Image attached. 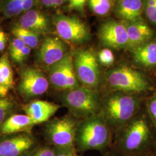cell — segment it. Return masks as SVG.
<instances>
[{
	"mask_svg": "<svg viewBox=\"0 0 156 156\" xmlns=\"http://www.w3.org/2000/svg\"><path fill=\"white\" fill-rule=\"evenodd\" d=\"M138 101L131 93L115 91L102 106V117L108 124L119 127L128 123L137 110Z\"/></svg>",
	"mask_w": 156,
	"mask_h": 156,
	"instance_id": "cell-1",
	"label": "cell"
},
{
	"mask_svg": "<svg viewBox=\"0 0 156 156\" xmlns=\"http://www.w3.org/2000/svg\"><path fill=\"white\" fill-rule=\"evenodd\" d=\"M61 100L75 117L79 118L86 119L96 115L101 107L97 94L93 89L83 86L64 91Z\"/></svg>",
	"mask_w": 156,
	"mask_h": 156,
	"instance_id": "cell-2",
	"label": "cell"
},
{
	"mask_svg": "<svg viewBox=\"0 0 156 156\" xmlns=\"http://www.w3.org/2000/svg\"><path fill=\"white\" fill-rule=\"evenodd\" d=\"M109 139L108 124L102 116L94 115L84 119L78 126L76 140L83 149H98Z\"/></svg>",
	"mask_w": 156,
	"mask_h": 156,
	"instance_id": "cell-3",
	"label": "cell"
},
{
	"mask_svg": "<svg viewBox=\"0 0 156 156\" xmlns=\"http://www.w3.org/2000/svg\"><path fill=\"white\" fill-rule=\"evenodd\" d=\"M106 80L109 87L114 91L132 94L144 91L149 88L144 76L127 66H120L109 71L106 75Z\"/></svg>",
	"mask_w": 156,
	"mask_h": 156,
	"instance_id": "cell-4",
	"label": "cell"
},
{
	"mask_svg": "<svg viewBox=\"0 0 156 156\" xmlns=\"http://www.w3.org/2000/svg\"><path fill=\"white\" fill-rule=\"evenodd\" d=\"M76 76L81 86L93 89L98 86L100 73L97 58L93 51L86 49L78 51L73 58Z\"/></svg>",
	"mask_w": 156,
	"mask_h": 156,
	"instance_id": "cell-5",
	"label": "cell"
},
{
	"mask_svg": "<svg viewBox=\"0 0 156 156\" xmlns=\"http://www.w3.org/2000/svg\"><path fill=\"white\" fill-rule=\"evenodd\" d=\"M78 126L72 117L56 118L46 124L45 133L48 140L56 147H71L76 140Z\"/></svg>",
	"mask_w": 156,
	"mask_h": 156,
	"instance_id": "cell-6",
	"label": "cell"
},
{
	"mask_svg": "<svg viewBox=\"0 0 156 156\" xmlns=\"http://www.w3.org/2000/svg\"><path fill=\"white\" fill-rule=\"evenodd\" d=\"M49 81L56 89L67 91L80 86L76 76L73 57L68 53L60 62L49 68Z\"/></svg>",
	"mask_w": 156,
	"mask_h": 156,
	"instance_id": "cell-7",
	"label": "cell"
},
{
	"mask_svg": "<svg viewBox=\"0 0 156 156\" xmlns=\"http://www.w3.org/2000/svg\"><path fill=\"white\" fill-rule=\"evenodd\" d=\"M49 85V79L42 71L33 67H26L20 71L17 90L24 99L29 100L44 94Z\"/></svg>",
	"mask_w": 156,
	"mask_h": 156,
	"instance_id": "cell-8",
	"label": "cell"
},
{
	"mask_svg": "<svg viewBox=\"0 0 156 156\" xmlns=\"http://www.w3.org/2000/svg\"><path fill=\"white\" fill-rule=\"evenodd\" d=\"M35 145L31 133L4 135L0 138V156H27L33 153Z\"/></svg>",
	"mask_w": 156,
	"mask_h": 156,
	"instance_id": "cell-9",
	"label": "cell"
},
{
	"mask_svg": "<svg viewBox=\"0 0 156 156\" xmlns=\"http://www.w3.org/2000/svg\"><path fill=\"white\" fill-rule=\"evenodd\" d=\"M54 24L59 37L68 42L79 44L89 38V31L82 21L74 16H56Z\"/></svg>",
	"mask_w": 156,
	"mask_h": 156,
	"instance_id": "cell-10",
	"label": "cell"
},
{
	"mask_svg": "<svg viewBox=\"0 0 156 156\" xmlns=\"http://www.w3.org/2000/svg\"><path fill=\"white\" fill-rule=\"evenodd\" d=\"M98 37L102 44L115 49L126 48L128 35L125 23L109 20L103 23L98 31Z\"/></svg>",
	"mask_w": 156,
	"mask_h": 156,
	"instance_id": "cell-11",
	"label": "cell"
},
{
	"mask_svg": "<svg viewBox=\"0 0 156 156\" xmlns=\"http://www.w3.org/2000/svg\"><path fill=\"white\" fill-rule=\"evenodd\" d=\"M67 46L58 37H48L39 48L37 57L42 66L49 67L60 62L67 55Z\"/></svg>",
	"mask_w": 156,
	"mask_h": 156,
	"instance_id": "cell-12",
	"label": "cell"
},
{
	"mask_svg": "<svg viewBox=\"0 0 156 156\" xmlns=\"http://www.w3.org/2000/svg\"><path fill=\"white\" fill-rule=\"evenodd\" d=\"M149 134V129L144 119H137L128 123L123 136L124 148L129 151H135L145 143Z\"/></svg>",
	"mask_w": 156,
	"mask_h": 156,
	"instance_id": "cell-13",
	"label": "cell"
},
{
	"mask_svg": "<svg viewBox=\"0 0 156 156\" xmlns=\"http://www.w3.org/2000/svg\"><path fill=\"white\" fill-rule=\"evenodd\" d=\"M60 108L59 105L51 102L35 100L23 105L22 109L37 125L48 122Z\"/></svg>",
	"mask_w": 156,
	"mask_h": 156,
	"instance_id": "cell-14",
	"label": "cell"
},
{
	"mask_svg": "<svg viewBox=\"0 0 156 156\" xmlns=\"http://www.w3.org/2000/svg\"><path fill=\"white\" fill-rule=\"evenodd\" d=\"M125 24L128 35L126 49L131 51L149 42L153 37V30L140 19L133 22H126Z\"/></svg>",
	"mask_w": 156,
	"mask_h": 156,
	"instance_id": "cell-15",
	"label": "cell"
},
{
	"mask_svg": "<svg viewBox=\"0 0 156 156\" xmlns=\"http://www.w3.org/2000/svg\"><path fill=\"white\" fill-rule=\"evenodd\" d=\"M36 124L26 115L14 114L8 117L0 127V132L3 135L20 133H31V129Z\"/></svg>",
	"mask_w": 156,
	"mask_h": 156,
	"instance_id": "cell-16",
	"label": "cell"
},
{
	"mask_svg": "<svg viewBox=\"0 0 156 156\" xmlns=\"http://www.w3.org/2000/svg\"><path fill=\"white\" fill-rule=\"evenodd\" d=\"M143 10V0H118L115 12L117 16L128 22L140 19Z\"/></svg>",
	"mask_w": 156,
	"mask_h": 156,
	"instance_id": "cell-17",
	"label": "cell"
},
{
	"mask_svg": "<svg viewBox=\"0 0 156 156\" xmlns=\"http://www.w3.org/2000/svg\"><path fill=\"white\" fill-rule=\"evenodd\" d=\"M19 26L39 34L48 31L49 24L48 19L42 13L30 9L21 17Z\"/></svg>",
	"mask_w": 156,
	"mask_h": 156,
	"instance_id": "cell-18",
	"label": "cell"
},
{
	"mask_svg": "<svg viewBox=\"0 0 156 156\" xmlns=\"http://www.w3.org/2000/svg\"><path fill=\"white\" fill-rule=\"evenodd\" d=\"M134 62L142 67L156 66V41H149L132 51Z\"/></svg>",
	"mask_w": 156,
	"mask_h": 156,
	"instance_id": "cell-19",
	"label": "cell"
},
{
	"mask_svg": "<svg viewBox=\"0 0 156 156\" xmlns=\"http://www.w3.org/2000/svg\"><path fill=\"white\" fill-rule=\"evenodd\" d=\"M34 0H7L4 8L6 17L16 16L22 12L30 10L33 6Z\"/></svg>",
	"mask_w": 156,
	"mask_h": 156,
	"instance_id": "cell-20",
	"label": "cell"
},
{
	"mask_svg": "<svg viewBox=\"0 0 156 156\" xmlns=\"http://www.w3.org/2000/svg\"><path fill=\"white\" fill-rule=\"evenodd\" d=\"M0 84L10 89L14 85L13 71L7 53L0 57Z\"/></svg>",
	"mask_w": 156,
	"mask_h": 156,
	"instance_id": "cell-21",
	"label": "cell"
},
{
	"mask_svg": "<svg viewBox=\"0 0 156 156\" xmlns=\"http://www.w3.org/2000/svg\"><path fill=\"white\" fill-rule=\"evenodd\" d=\"M12 34L31 49L35 48L39 44V34L22 28L19 26L13 28Z\"/></svg>",
	"mask_w": 156,
	"mask_h": 156,
	"instance_id": "cell-22",
	"label": "cell"
},
{
	"mask_svg": "<svg viewBox=\"0 0 156 156\" xmlns=\"http://www.w3.org/2000/svg\"><path fill=\"white\" fill-rule=\"evenodd\" d=\"M90 8L94 13L99 16L108 15L113 5V0H89Z\"/></svg>",
	"mask_w": 156,
	"mask_h": 156,
	"instance_id": "cell-23",
	"label": "cell"
},
{
	"mask_svg": "<svg viewBox=\"0 0 156 156\" xmlns=\"http://www.w3.org/2000/svg\"><path fill=\"white\" fill-rule=\"evenodd\" d=\"M15 107V104L12 98L7 97L0 98V127L11 116Z\"/></svg>",
	"mask_w": 156,
	"mask_h": 156,
	"instance_id": "cell-24",
	"label": "cell"
},
{
	"mask_svg": "<svg viewBox=\"0 0 156 156\" xmlns=\"http://www.w3.org/2000/svg\"><path fill=\"white\" fill-rule=\"evenodd\" d=\"M98 60L104 66H111L115 62V56L111 50L108 48L101 50L98 55Z\"/></svg>",
	"mask_w": 156,
	"mask_h": 156,
	"instance_id": "cell-25",
	"label": "cell"
},
{
	"mask_svg": "<svg viewBox=\"0 0 156 156\" xmlns=\"http://www.w3.org/2000/svg\"><path fill=\"white\" fill-rule=\"evenodd\" d=\"M145 9L148 19L152 23L156 24V0H146Z\"/></svg>",
	"mask_w": 156,
	"mask_h": 156,
	"instance_id": "cell-26",
	"label": "cell"
},
{
	"mask_svg": "<svg viewBox=\"0 0 156 156\" xmlns=\"http://www.w3.org/2000/svg\"><path fill=\"white\" fill-rule=\"evenodd\" d=\"M23 42L17 38H15L13 39L10 44L9 48V51H10V55L12 57L15 55H16L17 53H19L26 46Z\"/></svg>",
	"mask_w": 156,
	"mask_h": 156,
	"instance_id": "cell-27",
	"label": "cell"
},
{
	"mask_svg": "<svg viewBox=\"0 0 156 156\" xmlns=\"http://www.w3.org/2000/svg\"><path fill=\"white\" fill-rule=\"evenodd\" d=\"M31 51V48L28 46H26L16 55L11 57L12 60L17 63H22L29 56Z\"/></svg>",
	"mask_w": 156,
	"mask_h": 156,
	"instance_id": "cell-28",
	"label": "cell"
},
{
	"mask_svg": "<svg viewBox=\"0 0 156 156\" xmlns=\"http://www.w3.org/2000/svg\"><path fill=\"white\" fill-rule=\"evenodd\" d=\"M55 150L49 147H42L34 151L30 156H55Z\"/></svg>",
	"mask_w": 156,
	"mask_h": 156,
	"instance_id": "cell-29",
	"label": "cell"
},
{
	"mask_svg": "<svg viewBox=\"0 0 156 156\" xmlns=\"http://www.w3.org/2000/svg\"><path fill=\"white\" fill-rule=\"evenodd\" d=\"M55 156H79L73 147H56Z\"/></svg>",
	"mask_w": 156,
	"mask_h": 156,
	"instance_id": "cell-30",
	"label": "cell"
},
{
	"mask_svg": "<svg viewBox=\"0 0 156 156\" xmlns=\"http://www.w3.org/2000/svg\"><path fill=\"white\" fill-rule=\"evenodd\" d=\"M87 1V0H68V6L71 9L83 12Z\"/></svg>",
	"mask_w": 156,
	"mask_h": 156,
	"instance_id": "cell-31",
	"label": "cell"
},
{
	"mask_svg": "<svg viewBox=\"0 0 156 156\" xmlns=\"http://www.w3.org/2000/svg\"><path fill=\"white\" fill-rule=\"evenodd\" d=\"M147 109L152 120L156 124V95L149 101Z\"/></svg>",
	"mask_w": 156,
	"mask_h": 156,
	"instance_id": "cell-32",
	"label": "cell"
},
{
	"mask_svg": "<svg viewBox=\"0 0 156 156\" xmlns=\"http://www.w3.org/2000/svg\"><path fill=\"white\" fill-rule=\"evenodd\" d=\"M41 1L47 7L57 8L62 5L65 0H41Z\"/></svg>",
	"mask_w": 156,
	"mask_h": 156,
	"instance_id": "cell-33",
	"label": "cell"
},
{
	"mask_svg": "<svg viewBox=\"0 0 156 156\" xmlns=\"http://www.w3.org/2000/svg\"><path fill=\"white\" fill-rule=\"evenodd\" d=\"M7 42V38L5 34L0 30V51L4 50L5 48Z\"/></svg>",
	"mask_w": 156,
	"mask_h": 156,
	"instance_id": "cell-34",
	"label": "cell"
},
{
	"mask_svg": "<svg viewBox=\"0 0 156 156\" xmlns=\"http://www.w3.org/2000/svg\"><path fill=\"white\" fill-rule=\"evenodd\" d=\"M9 89V87L0 84V98L6 97Z\"/></svg>",
	"mask_w": 156,
	"mask_h": 156,
	"instance_id": "cell-35",
	"label": "cell"
}]
</instances>
